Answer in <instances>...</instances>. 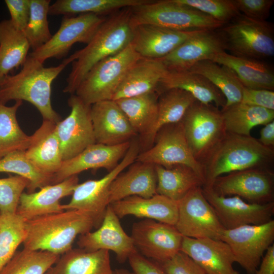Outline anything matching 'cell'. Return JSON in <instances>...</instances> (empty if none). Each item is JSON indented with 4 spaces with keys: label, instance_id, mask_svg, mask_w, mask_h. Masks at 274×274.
<instances>
[{
    "label": "cell",
    "instance_id": "1",
    "mask_svg": "<svg viewBox=\"0 0 274 274\" xmlns=\"http://www.w3.org/2000/svg\"><path fill=\"white\" fill-rule=\"evenodd\" d=\"M132 36L130 8L122 9L106 19L86 47L68 57L72 67L63 92L75 94L91 68L125 49L131 43Z\"/></svg>",
    "mask_w": 274,
    "mask_h": 274
},
{
    "label": "cell",
    "instance_id": "2",
    "mask_svg": "<svg viewBox=\"0 0 274 274\" xmlns=\"http://www.w3.org/2000/svg\"><path fill=\"white\" fill-rule=\"evenodd\" d=\"M70 63L67 57L57 66L45 67L28 54L18 73L5 76L0 86V104L27 101L37 109L43 120L56 124L61 118L52 106V84Z\"/></svg>",
    "mask_w": 274,
    "mask_h": 274
},
{
    "label": "cell",
    "instance_id": "3",
    "mask_svg": "<svg viewBox=\"0 0 274 274\" xmlns=\"http://www.w3.org/2000/svg\"><path fill=\"white\" fill-rule=\"evenodd\" d=\"M98 227L94 218L76 210L39 216L26 221L24 249L61 255L72 249L77 236Z\"/></svg>",
    "mask_w": 274,
    "mask_h": 274
},
{
    "label": "cell",
    "instance_id": "4",
    "mask_svg": "<svg viewBox=\"0 0 274 274\" xmlns=\"http://www.w3.org/2000/svg\"><path fill=\"white\" fill-rule=\"evenodd\" d=\"M273 156L272 148L263 146L251 135L226 132L202 164L203 186L212 187L215 180L223 174L250 169H268Z\"/></svg>",
    "mask_w": 274,
    "mask_h": 274
},
{
    "label": "cell",
    "instance_id": "5",
    "mask_svg": "<svg viewBox=\"0 0 274 274\" xmlns=\"http://www.w3.org/2000/svg\"><path fill=\"white\" fill-rule=\"evenodd\" d=\"M130 22L132 27L151 24L181 31L216 30L225 25L176 0L150 1L131 7Z\"/></svg>",
    "mask_w": 274,
    "mask_h": 274
},
{
    "label": "cell",
    "instance_id": "6",
    "mask_svg": "<svg viewBox=\"0 0 274 274\" xmlns=\"http://www.w3.org/2000/svg\"><path fill=\"white\" fill-rule=\"evenodd\" d=\"M141 57L130 44L120 52L94 65L75 94L90 106L99 101L113 100L127 71Z\"/></svg>",
    "mask_w": 274,
    "mask_h": 274
},
{
    "label": "cell",
    "instance_id": "7",
    "mask_svg": "<svg viewBox=\"0 0 274 274\" xmlns=\"http://www.w3.org/2000/svg\"><path fill=\"white\" fill-rule=\"evenodd\" d=\"M218 29L233 55L257 60L274 55L273 27L266 21L241 14Z\"/></svg>",
    "mask_w": 274,
    "mask_h": 274
},
{
    "label": "cell",
    "instance_id": "8",
    "mask_svg": "<svg viewBox=\"0 0 274 274\" xmlns=\"http://www.w3.org/2000/svg\"><path fill=\"white\" fill-rule=\"evenodd\" d=\"M181 122L190 149L202 165L227 132L221 111L196 100Z\"/></svg>",
    "mask_w": 274,
    "mask_h": 274
},
{
    "label": "cell",
    "instance_id": "9",
    "mask_svg": "<svg viewBox=\"0 0 274 274\" xmlns=\"http://www.w3.org/2000/svg\"><path fill=\"white\" fill-rule=\"evenodd\" d=\"M140 152L138 138L131 140L126 154L117 166L102 178L78 184L68 203L62 204L63 210H76L88 213L95 220L99 227L110 204V189L114 180L135 161Z\"/></svg>",
    "mask_w": 274,
    "mask_h": 274
},
{
    "label": "cell",
    "instance_id": "10",
    "mask_svg": "<svg viewBox=\"0 0 274 274\" xmlns=\"http://www.w3.org/2000/svg\"><path fill=\"white\" fill-rule=\"evenodd\" d=\"M135 161L165 168L177 164L188 166L195 172L204 184L203 167L195 159L190 149L181 121L161 128L152 147L140 152Z\"/></svg>",
    "mask_w": 274,
    "mask_h": 274
},
{
    "label": "cell",
    "instance_id": "11",
    "mask_svg": "<svg viewBox=\"0 0 274 274\" xmlns=\"http://www.w3.org/2000/svg\"><path fill=\"white\" fill-rule=\"evenodd\" d=\"M220 240L229 246L234 262L247 274H255L264 254L273 244L274 220L261 225L224 229Z\"/></svg>",
    "mask_w": 274,
    "mask_h": 274
},
{
    "label": "cell",
    "instance_id": "12",
    "mask_svg": "<svg viewBox=\"0 0 274 274\" xmlns=\"http://www.w3.org/2000/svg\"><path fill=\"white\" fill-rule=\"evenodd\" d=\"M105 20L102 16L91 13L64 16L59 29L50 40L29 55L42 63L50 58H64L74 44H88Z\"/></svg>",
    "mask_w": 274,
    "mask_h": 274
},
{
    "label": "cell",
    "instance_id": "13",
    "mask_svg": "<svg viewBox=\"0 0 274 274\" xmlns=\"http://www.w3.org/2000/svg\"><path fill=\"white\" fill-rule=\"evenodd\" d=\"M177 203L178 216L175 226L183 236L220 240L224 228L204 196L202 187L193 189Z\"/></svg>",
    "mask_w": 274,
    "mask_h": 274
},
{
    "label": "cell",
    "instance_id": "14",
    "mask_svg": "<svg viewBox=\"0 0 274 274\" xmlns=\"http://www.w3.org/2000/svg\"><path fill=\"white\" fill-rule=\"evenodd\" d=\"M202 191L224 229L261 225L272 220L273 201L264 204L250 203L237 196L219 195L208 186H202Z\"/></svg>",
    "mask_w": 274,
    "mask_h": 274
},
{
    "label": "cell",
    "instance_id": "15",
    "mask_svg": "<svg viewBox=\"0 0 274 274\" xmlns=\"http://www.w3.org/2000/svg\"><path fill=\"white\" fill-rule=\"evenodd\" d=\"M70 114L56 124L63 161L71 159L95 143L91 118V106L75 94L67 100Z\"/></svg>",
    "mask_w": 274,
    "mask_h": 274
},
{
    "label": "cell",
    "instance_id": "16",
    "mask_svg": "<svg viewBox=\"0 0 274 274\" xmlns=\"http://www.w3.org/2000/svg\"><path fill=\"white\" fill-rule=\"evenodd\" d=\"M211 187L221 196H237L250 203H266L273 201V174L268 169L234 172L218 177Z\"/></svg>",
    "mask_w": 274,
    "mask_h": 274
},
{
    "label": "cell",
    "instance_id": "17",
    "mask_svg": "<svg viewBox=\"0 0 274 274\" xmlns=\"http://www.w3.org/2000/svg\"><path fill=\"white\" fill-rule=\"evenodd\" d=\"M130 236L143 256L158 263L181 251L183 239L175 226L149 219L134 223Z\"/></svg>",
    "mask_w": 274,
    "mask_h": 274
},
{
    "label": "cell",
    "instance_id": "18",
    "mask_svg": "<svg viewBox=\"0 0 274 274\" xmlns=\"http://www.w3.org/2000/svg\"><path fill=\"white\" fill-rule=\"evenodd\" d=\"M119 219L109 204L98 228L79 235L77 241L79 248L88 251H112L120 263L125 262L138 250L131 237L123 230Z\"/></svg>",
    "mask_w": 274,
    "mask_h": 274
},
{
    "label": "cell",
    "instance_id": "19",
    "mask_svg": "<svg viewBox=\"0 0 274 274\" xmlns=\"http://www.w3.org/2000/svg\"><path fill=\"white\" fill-rule=\"evenodd\" d=\"M225 50V43L219 29L207 30L185 41L160 59L169 72L185 71L198 62L211 60L214 55Z\"/></svg>",
    "mask_w": 274,
    "mask_h": 274
},
{
    "label": "cell",
    "instance_id": "20",
    "mask_svg": "<svg viewBox=\"0 0 274 274\" xmlns=\"http://www.w3.org/2000/svg\"><path fill=\"white\" fill-rule=\"evenodd\" d=\"M131 142L113 146L98 143L89 146L74 157L62 162L53 176L52 185L88 169L104 168L112 170L124 157Z\"/></svg>",
    "mask_w": 274,
    "mask_h": 274
},
{
    "label": "cell",
    "instance_id": "21",
    "mask_svg": "<svg viewBox=\"0 0 274 274\" xmlns=\"http://www.w3.org/2000/svg\"><path fill=\"white\" fill-rule=\"evenodd\" d=\"M90 113L96 143L116 145L130 142L138 136L115 100L93 104Z\"/></svg>",
    "mask_w": 274,
    "mask_h": 274
},
{
    "label": "cell",
    "instance_id": "22",
    "mask_svg": "<svg viewBox=\"0 0 274 274\" xmlns=\"http://www.w3.org/2000/svg\"><path fill=\"white\" fill-rule=\"evenodd\" d=\"M203 30L181 31L151 24L133 27L131 44L142 57L161 59Z\"/></svg>",
    "mask_w": 274,
    "mask_h": 274
},
{
    "label": "cell",
    "instance_id": "23",
    "mask_svg": "<svg viewBox=\"0 0 274 274\" xmlns=\"http://www.w3.org/2000/svg\"><path fill=\"white\" fill-rule=\"evenodd\" d=\"M181 251L194 260L206 274H239L233 266L229 246L222 240L183 236Z\"/></svg>",
    "mask_w": 274,
    "mask_h": 274
},
{
    "label": "cell",
    "instance_id": "24",
    "mask_svg": "<svg viewBox=\"0 0 274 274\" xmlns=\"http://www.w3.org/2000/svg\"><path fill=\"white\" fill-rule=\"evenodd\" d=\"M79 183L78 175L63 181L45 186L38 192H23L20 197L16 213L25 221L48 214L60 213L64 210L60 200L72 194Z\"/></svg>",
    "mask_w": 274,
    "mask_h": 274
},
{
    "label": "cell",
    "instance_id": "25",
    "mask_svg": "<svg viewBox=\"0 0 274 274\" xmlns=\"http://www.w3.org/2000/svg\"><path fill=\"white\" fill-rule=\"evenodd\" d=\"M110 204L120 219L132 215L173 226L178 219L177 202L158 194L147 198L131 196Z\"/></svg>",
    "mask_w": 274,
    "mask_h": 274
},
{
    "label": "cell",
    "instance_id": "26",
    "mask_svg": "<svg viewBox=\"0 0 274 274\" xmlns=\"http://www.w3.org/2000/svg\"><path fill=\"white\" fill-rule=\"evenodd\" d=\"M120 174L112 182L110 189V203L131 196L150 198L157 194L155 166L137 161Z\"/></svg>",
    "mask_w": 274,
    "mask_h": 274
},
{
    "label": "cell",
    "instance_id": "27",
    "mask_svg": "<svg viewBox=\"0 0 274 274\" xmlns=\"http://www.w3.org/2000/svg\"><path fill=\"white\" fill-rule=\"evenodd\" d=\"M168 72L160 59L141 57L127 71L113 100L156 91L160 81Z\"/></svg>",
    "mask_w": 274,
    "mask_h": 274
},
{
    "label": "cell",
    "instance_id": "28",
    "mask_svg": "<svg viewBox=\"0 0 274 274\" xmlns=\"http://www.w3.org/2000/svg\"><path fill=\"white\" fill-rule=\"evenodd\" d=\"M56 124L43 120L40 127L30 135L26 157L42 172L52 177L63 162Z\"/></svg>",
    "mask_w": 274,
    "mask_h": 274
},
{
    "label": "cell",
    "instance_id": "29",
    "mask_svg": "<svg viewBox=\"0 0 274 274\" xmlns=\"http://www.w3.org/2000/svg\"><path fill=\"white\" fill-rule=\"evenodd\" d=\"M178 88L191 93L197 100L223 108L226 99L221 92L203 76L189 71L169 72L160 81L156 92Z\"/></svg>",
    "mask_w": 274,
    "mask_h": 274
},
{
    "label": "cell",
    "instance_id": "30",
    "mask_svg": "<svg viewBox=\"0 0 274 274\" xmlns=\"http://www.w3.org/2000/svg\"><path fill=\"white\" fill-rule=\"evenodd\" d=\"M109 251L72 249L61 255L45 274H112Z\"/></svg>",
    "mask_w": 274,
    "mask_h": 274
},
{
    "label": "cell",
    "instance_id": "31",
    "mask_svg": "<svg viewBox=\"0 0 274 274\" xmlns=\"http://www.w3.org/2000/svg\"><path fill=\"white\" fill-rule=\"evenodd\" d=\"M211 60L230 68L246 88L273 91V72L263 62L234 56L226 51L217 53Z\"/></svg>",
    "mask_w": 274,
    "mask_h": 274
},
{
    "label": "cell",
    "instance_id": "32",
    "mask_svg": "<svg viewBox=\"0 0 274 274\" xmlns=\"http://www.w3.org/2000/svg\"><path fill=\"white\" fill-rule=\"evenodd\" d=\"M158 96L154 91L115 100L139 136L140 146L147 139L156 124Z\"/></svg>",
    "mask_w": 274,
    "mask_h": 274
},
{
    "label": "cell",
    "instance_id": "33",
    "mask_svg": "<svg viewBox=\"0 0 274 274\" xmlns=\"http://www.w3.org/2000/svg\"><path fill=\"white\" fill-rule=\"evenodd\" d=\"M196 100L191 93L181 89L172 88L160 93L158 99L156 124L147 139L140 146V152L152 147L161 128L180 122L189 108Z\"/></svg>",
    "mask_w": 274,
    "mask_h": 274
},
{
    "label": "cell",
    "instance_id": "34",
    "mask_svg": "<svg viewBox=\"0 0 274 274\" xmlns=\"http://www.w3.org/2000/svg\"><path fill=\"white\" fill-rule=\"evenodd\" d=\"M157 194L178 202L193 189L202 187L203 182L190 167L177 164L165 168L155 165Z\"/></svg>",
    "mask_w": 274,
    "mask_h": 274
},
{
    "label": "cell",
    "instance_id": "35",
    "mask_svg": "<svg viewBox=\"0 0 274 274\" xmlns=\"http://www.w3.org/2000/svg\"><path fill=\"white\" fill-rule=\"evenodd\" d=\"M23 32L10 19L0 21V75L6 76L22 66L30 49Z\"/></svg>",
    "mask_w": 274,
    "mask_h": 274
},
{
    "label": "cell",
    "instance_id": "36",
    "mask_svg": "<svg viewBox=\"0 0 274 274\" xmlns=\"http://www.w3.org/2000/svg\"><path fill=\"white\" fill-rule=\"evenodd\" d=\"M227 132L249 136L251 129L265 125L274 119V110L245 104L241 102L221 110Z\"/></svg>",
    "mask_w": 274,
    "mask_h": 274
},
{
    "label": "cell",
    "instance_id": "37",
    "mask_svg": "<svg viewBox=\"0 0 274 274\" xmlns=\"http://www.w3.org/2000/svg\"><path fill=\"white\" fill-rule=\"evenodd\" d=\"M188 71L203 76L221 92L226 99L223 108L241 101L244 86L228 67L206 60L196 63Z\"/></svg>",
    "mask_w": 274,
    "mask_h": 274
},
{
    "label": "cell",
    "instance_id": "38",
    "mask_svg": "<svg viewBox=\"0 0 274 274\" xmlns=\"http://www.w3.org/2000/svg\"><path fill=\"white\" fill-rule=\"evenodd\" d=\"M150 0H57L50 5V15L73 16L91 13L101 15L127 8L134 7Z\"/></svg>",
    "mask_w": 274,
    "mask_h": 274
},
{
    "label": "cell",
    "instance_id": "39",
    "mask_svg": "<svg viewBox=\"0 0 274 274\" xmlns=\"http://www.w3.org/2000/svg\"><path fill=\"white\" fill-rule=\"evenodd\" d=\"M22 101H15L12 106L0 104V159L17 151H26L31 137L21 128L16 113Z\"/></svg>",
    "mask_w": 274,
    "mask_h": 274
},
{
    "label": "cell",
    "instance_id": "40",
    "mask_svg": "<svg viewBox=\"0 0 274 274\" xmlns=\"http://www.w3.org/2000/svg\"><path fill=\"white\" fill-rule=\"evenodd\" d=\"M60 256L46 251L23 248L15 253L0 274H45Z\"/></svg>",
    "mask_w": 274,
    "mask_h": 274
},
{
    "label": "cell",
    "instance_id": "41",
    "mask_svg": "<svg viewBox=\"0 0 274 274\" xmlns=\"http://www.w3.org/2000/svg\"><path fill=\"white\" fill-rule=\"evenodd\" d=\"M25 151H15L0 159V173H13L27 179L29 182L27 193L52 185V177L40 170L26 157Z\"/></svg>",
    "mask_w": 274,
    "mask_h": 274
},
{
    "label": "cell",
    "instance_id": "42",
    "mask_svg": "<svg viewBox=\"0 0 274 274\" xmlns=\"http://www.w3.org/2000/svg\"><path fill=\"white\" fill-rule=\"evenodd\" d=\"M26 221L15 213L0 214V271L13 257L26 235Z\"/></svg>",
    "mask_w": 274,
    "mask_h": 274
},
{
    "label": "cell",
    "instance_id": "43",
    "mask_svg": "<svg viewBox=\"0 0 274 274\" xmlns=\"http://www.w3.org/2000/svg\"><path fill=\"white\" fill-rule=\"evenodd\" d=\"M28 22L23 31L31 49L35 51L48 42L51 35L48 21L50 0H30Z\"/></svg>",
    "mask_w": 274,
    "mask_h": 274
},
{
    "label": "cell",
    "instance_id": "44",
    "mask_svg": "<svg viewBox=\"0 0 274 274\" xmlns=\"http://www.w3.org/2000/svg\"><path fill=\"white\" fill-rule=\"evenodd\" d=\"M226 24L241 14L233 0H176Z\"/></svg>",
    "mask_w": 274,
    "mask_h": 274
},
{
    "label": "cell",
    "instance_id": "45",
    "mask_svg": "<svg viewBox=\"0 0 274 274\" xmlns=\"http://www.w3.org/2000/svg\"><path fill=\"white\" fill-rule=\"evenodd\" d=\"M29 184V181L16 175L0 179V212L15 213L22 194Z\"/></svg>",
    "mask_w": 274,
    "mask_h": 274
},
{
    "label": "cell",
    "instance_id": "46",
    "mask_svg": "<svg viewBox=\"0 0 274 274\" xmlns=\"http://www.w3.org/2000/svg\"><path fill=\"white\" fill-rule=\"evenodd\" d=\"M158 263L165 274H206L194 260L181 251L169 259Z\"/></svg>",
    "mask_w": 274,
    "mask_h": 274
},
{
    "label": "cell",
    "instance_id": "47",
    "mask_svg": "<svg viewBox=\"0 0 274 274\" xmlns=\"http://www.w3.org/2000/svg\"><path fill=\"white\" fill-rule=\"evenodd\" d=\"M241 14L260 21H265L269 16L273 0H233Z\"/></svg>",
    "mask_w": 274,
    "mask_h": 274
},
{
    "label": "cell",
    "instance_id": "48",
    "mask_svg": "<svg viewBox=\"0 0 274 274\" xmlns=\"http://www.w3.org/2000/svg\"><path fill=\"white\" fill-rule=\"evenodd\" d=\"M5 3L10 15V20L16 28L23 31L29 18L30 0H5Z\"/></svg>",
    "mask_w": 274,
    "mask_h": 274
},
{
    "label": "cell",
    "instance_id": "49",
    "mask_svg": "<svg viewBox=\"0 0 274 274\" xmlns=\"http://www.w3.org/2000/svg\"><path fill=\"white\" fill-rule=\"evenodd\" d=\"M241 102L274 110V92L272 90L250 89L244 87Z\"/></svg>",
    "mask_w": 274,
    "mask_h": 274
},
{
    "label": "cell",
    "instance_id": "50",
    "mask_svg": "<svg viewBox=\"0 0 274 274\" xmlns=\"http://www.w3.org/2000/svg\"><path fill=\"white\" fill-rule=\"evenodd\" d=\"M128 260L134 274H165L158 263L147 258L138 251Z\"/></svg>",
    "mask_w": 274,
    "mask_h": 274
},
{
    "label": "cell",
    "instance_id": "51",
    "mask_svg": "<svg viewBox=\"0 0 274 274\" xmlns=\"http://www.w3.org/2000/svg\"><path fill=\"white\" fill-rule=\"evenodd\" d=\"M255 274H274V244L266 251Z\"/></svg>",
    "mask_w": 274,
    "mask_h": 274
},
{
    "label": "cell",
    "instance_id": "52",
    "mask_svg": "<svg viewBox=\"0 0 274 274\" xmlns=\"http://www.w3.org/2000/svg\"><path fill=\"white\" fill-rule=\"evenodd\" d=\"M264 125L260 130L258 140L263 146L272 148L274 146V121Z\"/></svg>",
    "mask_w": 274,
    "mask_h": 274
},
{
    "label": "cell",
    "instance_id": "53",
    "mask_svg": "<svg viewBox=\"0 0 274 274\" xmlns=\"http://www.w3.org/2000/svg\"><path fill=\"white\" fill-rule=\"evenodd\" d=\"M112 274H134L133 272H130L124 269H116L113 270Z\"/></svg>",
    "mask_w": 274,
    "mask_h": 274
},
{
    "label": "cell",
    "instance_id": "54",
    "mask_svg": "<svg viewBox=\"0 0 274 274\" xmlns=\"http://www.w3.org/2000/svg\"><path fill=\"white\" fill-rule=\"evenodd\" d=\"M5 76H2L0 75V86H1L2 84L3 83Z\"/></svg>",
    "mask_w": 274,
    "mask_h": 274
},
{
    "label": "cell",
    "instance_id": "55",
    "mask_svg": "<svg viewBox=\"0 0 274 274\" xmlns=\"http://www.w3.org/2000/svg\"><path fill=\"white\" fill-rule=\"evenodd\" d=\"M0 214H1V212H0Z\"/></svg>",
    "mask_w": 274,
    "mask_h": 274
}]
</instances>
